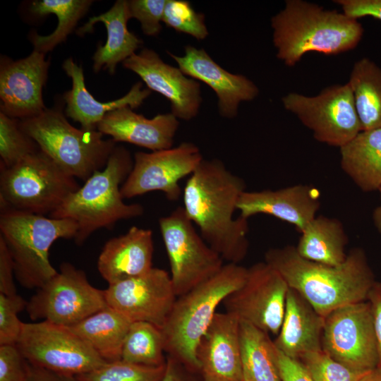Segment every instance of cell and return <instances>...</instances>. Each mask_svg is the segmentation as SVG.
<instances>
[{"mask_svg":"<svg viewBox=\"0 0 381 381\" xmlns=\"http://www.w3.org/2000/svg\"><path fill=\"white\" fill-rule=\"evenodd\" d=\"M246 183L217 159H202L183 190V209L204 241L227 263L239 264L246 256L248 222L234 218Z\"/></svg>","mask_w":381,"mask_h":381,"instance_id":"1","label":"cell"},{"mask_svg":"<svg viewBox=\"0 0 381 381\" xmlns=\"http://www.w3.org/2000/svg\"><path fill=\"white\" fill-rule=\"evenodd\" d=\"M265 262L323 317L341 306L367 301L376 282L361 248H352L339 265L308 260L291 245L270 248L265 253Z\"/></svg>","mask_w":381,"mask_h":381,"instance_id":"2","label":"cell"},{"mask_svg":"<svg viewBox=\"0 0 381 381\" xmlns=\"http://www.w3.org/2000/svg\"><path fill=\"white\" fill-rule=\"evenodd\" d=\"M277 57L287 66L316 52L336 55L356 47L363 28L344 13L326 10L303 0H287L271 19Z\"/></svg>","mask_w":381,"mask_h":381,"instance_id":"3","label":"cell"},{"mask_svg":"<svg viewBox=\"0 0 381 381\" xmlns=\"http://www.w3.org/2000/svg\"><path fill=\"white\" fill-rule=\"evenodd\" d=\"M133 166L130 152L123 146L116 145L106 167L95 171L49 217L74 221L78 226L74 240L80 246L99 229H109L119 220L142 215L143 207L125 203L121 193Z\"/></svg>","mask_w":381,"mask_h":381,"instance_id":"4","label":"cell"},{"mask_svg":"<svg viewBox=\"0 0 381 381\" xmlns=\"http://www.w3.org/2000/svg\"><path fill=\"white\" fill-rule=\"evenodd\" d=\"M247 269L226 263L213 277L178 296L162 327L165 352L199 373L197 348L225 298L245 282Z\"/></svg>","mask_w":381,"mask_h":381,"instance_id":"5","label":"cell"},{"mask_svg":"<svg viewBox=\"0 0 381 381\" xmlns=\"http://www.w3.org/2000/svg\"><path fill=\"white\" fill-rule=\"evenodd\" d=\"M75 222L68 219L2 210L0 237L12 257L15 277L26 289H38L58 272L49 260V249L59 238H75Z\"/></svg>","mask_w":381,"mask_h":381,"instance_id":"6","label":"cell"},{"mask_svg":"<svg viewBox=\"0 0 381 381\" xmlns=\"http://www.w3.org/2000/svg\"><path fill=\"white\" fill-rule=\"evenodd\" d=\"M19 125L64 171L84 181L106 167L117 145L111 138L104 139L97 130L73 126L59 105L47 108L36 116L19 120Z\"/></svg>","mask_w":381,"mask_h":381,"instance_id":"7","label":"cell"},{"mask_svg":"<svg viewBox=\"0 0 381 381\" xmlns=\"http://www.w3.org/2000/svg\"><path fill=\"white\" fill-rule=\"evenodd\" d=\"M80 186L40 150L9 168L1 167V210L50 214Z\"/></svg>","mask_w":381,"mask_h":381,"instance_id":"8","label":"cell"},{"mask_svg":"<svg viewBox=\"0 0 381 381\" xmlns=\"http://www.w3.org/2000/svg\"><path fill=\"white\" fill-rule=\"evenodd\" d=\"M16 345L30 365L61 374L76 376L107 362L68 327L48 321L23 322Z\"/></svg>","mask_w":381,"mask_h":381,"instance_id":"9","label":"cell"},{"mask_svg":"<svg viewBox=\"0 0 381 381\" xmlns=\"http://www.w3.org/2000/svg\"><path fill=\"white\" fill-rule=\"evenodd\" d=\"M171 280L180 296L216 274L224 260L198 234L183 207L159 219Z\"/></svg>","mask_w":381,"mask_h":381,"instance_id":"10","label":"cell"},{"mask_svg":"<svg viewBox=\"0 0 381 381\" xmlns=\"http://www.w3.org/2000/svg\"><path fill=\"white\" fill-rule=\"evenodd\" d=\"M104 290L94 287L85 273L69 262L40 288L27 303L32 320L71 327L107 307Z\"/></svg>","mask_w":381,"mask_h":381,"instance_id":"11","label":"cell"},{"mask_svg":"<svg viewBox=\"0 0 381 381\" xmlns=\"http://www.w3.org/2000/svg\"><path fill=\"white\" fill-rule=\"evenodd\" d=\"M282 102L320 143L340 148L361 131L348 83L325 87L313 97L290 92Z\"/></svg>","mask_w":381,"mask_h":381,"instance_id":"12","label":"cell"},{"mask_svg":"<svg viewBox=\"0 0 381 381\" xmlns=\"http://www.w3.org/2000/svg\"><path fill=\"white\" fill-rule=\"evenodd\" d=\"M322 349L351 369L377 368V344L368 301L341 306L325 317Z\"/></svg>","mask_w":381,"mask_h":381,"instance_id":"13","label":"cell"},{"mask_svg":"<svg viewBox=\"0 0 381 381\" xmlns=\"http://www.w3.org/2000/svg\"><path fill=\"white\" fill-rule=\"evenodd\" d=\"M289 286L266 262L247 269L244 283L223 301L226 313L267 333L278 334Z\"/></svg>","mask_w":381,"mask_h":381,"instance_id":"14","label":"cell"},{"mask_svg":"<svg viewBox=\"0 0 381 381\" xmlns=\"http://www.w3.org/2000/svg\"><path fill=\"white\" fill-rule=\"evenodd\" d=\"M202 159L198 147L188 142L163 150L137 152L121 195L124 199L161 191L169 201H176L181 195L179 181L191 175Z\"/></svg>","mask_w":381,"mask_h":381,"instance_id":"15","label":"cell"},{"mask_svg":"<svg viewBox=\"0 0 381 381\" xmlns=\"http://www.w3.org/2000/svg\"><path fill=\"white\" fill-rule=\"evenodd\" d=\"M104 292L107 306L131 322H147L160 329L177 298L170 275L157 267L109 284Z\"/></svg>","mask_w":381,"mask_h":381,"instance_id":"16","label":"cell"},{"mask_svg":"<svg viewBox=\"0 0 381 381\" xmlns=\"http://www.w3.org/2000/svg\"><path fill=\"white\" fill-rule=\"evenodd\" d=\"M49 61L33 50L27 57L0 60L1 110L9 117L23 120L40 114L47 107L43 87L48 78Z\"/></svg>","mask_w":381,"mask_h":381,"instance_id":"17","label":"cell"},{"mask_svg":"<svg viewBox=\"0 0 381 381\" xmlns=\"http://www.w3.org/2000/svg\"><path fill=\"white\" fill-rule=\"evenodd\" d=\"M122 64L140 76L148 89L167 98L177 119L189 121L197 116L202 103L200 83L164 62L154 50L143 48Z\"/></svg>","mask_w":381,"mask_h":381,"instance_id":"18","label":"cell"},{"mask_svg":"<svg viewBox=\"0 0 381 381\" xmlns=\"http://www.w3.org/2000/svg\"><path fill=\"white\" fill-rule=\"evenodd\" d=\"M187 76L207 85L215 92L219 114L225 118L236 116L241 102L251 101L259 94L258 87L247 77L228 72L217 64L204 49L185 47L183 56L167 52Z\"/></svg>","mask_w":381,"mask_h":381,"instance_id":"19","label":"cell"},{"mask_svg":"<svg viewBox=\"0 0 381 381\" xmlns=\"http://www.w3.org/2000/svg\"><path fill=\"white\" fill-rule=\"evenodd\" d=\"M202 381H243L240 321L217 313L197 348Z\"/></svg>","mask_w":381,"mask_h":381,"instance_id":"20","label":"cell"},{"mask_svg":"<svg viewBox=\"0 0 381 381\" xmlns=\"http://www.w3.org/2000/svg\"><path fill=\"white\" fill-rule=\"evenodd\" d=\"M319 190L310 185L296 184L277 190H245L237 210L241 217L265 214L294 225L298 232L315 217L320 206Z\"/></svg>","mask_w":381,"mask_h":381,"instance_id":"21","label":"cell"},{"mask_svg":"<svg viewBox=\"0 0 381 381\" xmlns=\"http://www.w3.org/2000/svg\"><path fill=\"white\" fill-rule=\"evenodd\" d=\"M179 127V121L171 113L147 119L126 106L107 113L97 130L116 143H128L155 152L172 147Z\"/></svg>","mask_w":381,"mask_h":381,"instance_id":"22","label":"cell"},{"mask_svg":"<svg viewBox=\"0 0 381 381\" xmlns=\"http://www.w3.org/2000/svg\"><path fill=\"white\" fill-rule=\"evenodd\" d=\"M62 68L72 81L71 89L65 92L63 95L66 105L65 114L79 123L81 128L84 130L96 131L105 114L114 109L126 106L132 109L138 107L152 92L148 88H142L141 82H137L122 97L111 102H101L87 90L81 66L78 65L71 57L64 61Z\"/></svg>","mask_w":381,"mask_h":381,"instance_id":"23","label":"cell"},{"mask_svg":"<svg viewBox=\"0 0 381 381\" xmlns=\"http://www.w3.org/2000/svg\"><path fill=\"white\" fill-rule=\"evenodd\" d=\"M152 231L131 227L104 244L97 260V269L109 284L145 274L152 268Z\"/></svg>","mask_w":381,"mask_h":381,"instance_id":"24","label":"cell"},{"mask_svg":"<svg viewBox=\"0 0 381 381\" xmlns=\"http://www.w3.org/2000/svg\"><path fill=\"white\" fill-rule=\"evenodd\" d=\"M325 317L298 291L289 288L282 323L275 347L287 357L299 361L304 355L322 350Z\"/></svg>","mask_w":381,"mask_h":381,"instance_id":"25","label":"cell"},{"mask_svg":"<svg viewBox=\"0 0 381 381\" xmlns=\"http://www.w3.org/2000/svg\"><path fill=\"white\" fill-rule=\"evenodd\" d=\"M129 19L127 1L117 0L107 11L92 16L77 30V34L82 37L92 32L97 23L101 22L106 27L107 41L103 46H97L92 56L95 73L103 69L114 75L118 64L134 54L143 44L142 40L128 30Z\"/></svg>","mask_w":381,"mask_h":381,"instance_id":"26","label":"cell"},{"mask_svg":"<svg viewBox=\"0 0 381 381\" xmlns=\"http://www.w3.org/2000/svg\"><path fill=\"white\" fill-rule=\"evenodd\" d=\"M344 173L363 191L381 188V128L359 132L339 148Z\"/></svg>","mask_w":381,"mask_h":381,"instance_id":"27","label":"cell"},{"mask_svg":"<svg viewBox=\"0 0 381 381\" xmlns=\"http://www.w3.org/2000/svg\"><path fill=\"white\" fill-rule=\"evenodd\" d=\"M349 239L343 224L337 219L316 216L301 232L296 250L313 262L339 265L346 259Z\"/></svg>","mask_w":381,"mask_h":381,"instance_id":"28","label":"cell"},{"mask_svg":"<svg viewBox=\"0 0 381 381\" xmlns=\"http://www.w3.org/2000/svg\"><path fill=\"white\" fill-rule=\"evenodd\" d=\"M132 322L107 306L68 328L104 360L121 359L122 346Z\"/></svg>","mask_w":381,"mask_h":381,"instance_id":"29","label":"cell"},{"mask_svg":"<svg viewBox=\"0 0 381 381\" xmlns=\"http://www.w3.org/2000/svg\"><path fill=\"white\" fill-rule=\"evenodd\" d=\"M92 0H35L29 6L30 13L37 18L54 14L58 18L55 30L48 35H40L31 30L28 39L33 50L46 54L65 42L78 21L89 10Z\"/></svg>","mask_w":381,"mask_h":381,"instance_id":"30","label":"cell"},{"mask_svg":"<svg viewBox=\"0 0 381 381\" xmlns=\"http://www.w3.org/2000/svg\"><path fill=\"white\" fill-rule=\"evenodd\" d=\"M348 83L361 131L381 128V68L362 58L354 64Z\"/></svg>","mask_w":381,"mask_h":381,"instance_id":"31","label":"cell"},{"mask_svg":"<svg viewBox=\"0 0 381 381\" xmlns=\"http://www.w3.org/2000/svg\"><path fill=\"white\" fill-rule=\"evenodd\" d=\"M243 381H282L269 334L240 321Z\"/></svg>","mask_w":381,"mask_h":381,"instance_id":"32","label":"cell"},{"mask_svg":"<svg viewBox=\"0 0 381 381\" xmlns=\"http://www.w3.org/2000/svg\"><path fill=\"white\" fill-rule=\"evenodd\" d=\"M162 329L147 322H133L124 340L121 359L135 364L161 366L166 364Z\"/></svg>","mask_w":381,"mask_h":381,"instance_id":"33","label":"cell"},{"mask_svg":"<svg viewBox=\"0 0 381 381\" xmlns=\"http://www.w3.org/2000/svg\"><path fill=\"white\" fill-rule=\"evenodd\" d=\"M165 368L166 364L148 366L119 359L107 361L100 367L76 377L80 381H161Z\"/></svg>","mask_w":381,"mask_h":381,"instance_id":"34","label":"cell"},{"mask_svg":"<svg viewBox=\"0 0 381 381\" xmlns=\"http://www.w3.org/2000/svg\"><path fill=\"white\" fill-rule=\"evenodd\" d=\"M38 150L35 141L20 128L19 119L0 111L1 167L9 168Z\"/></svg>","mask_w":381,"mask_h":381,"instance_id":"35","label":"cell"},{"mask_svg":"<svg viewBox=\"0 0 381 381\" xmlns=\"http://www.w3.org/2000/svg\"><path fill=\"white\" fill-rule=\"evenodd\" d=\"M299 361L312 381H360L369 371L351 369L335 361L322 350L308 353Z\"/></svg>","mask_w":381,"mask_h":381,"instance_id":"36","label":"cell"},{"mask_svg":"<svg viewBox=\"0 0 381 381\" xmlns=\"http://www.w3.org/2000/svg\"><path fill=\"white\" fill-rule=\"evenodd\" d=\"M162 22L176 32L189 35L202 40L208 36L205 16L198 13L186 0H167Z\"/></svg>","mask_w":381,"mask_h":381,"instance_id":"37","label":"cell"},{"mask_svg":"<svg viewBox=\"0 0 381 381\" xmlns=\"http://www.w3.org/2000/svg\"><path fill=\"white\" fill-rule=\"evenodd\" d=\"M27 303L18 294H0V346L16 344L23 326L18 314L26 308Z\"/></svg>","mask_w":381,"mask_h":381,"instance_id":"38","label":"cell"},{"mask_svg":"<svg viewBox=\"0 0 381 381\" xmlns=\"http://www.w3.org/2000/svg\"><path fill=\"white\" fill-rule=\"evenodd\" d=\"M167 0L127 1L129 18L137 19L143 32L148 36H157L162 30L164 8Z\"/></svg>","mask_w":381,"mask_h":381,"instance_id":"39","label":"cell"},{"mask_svg":"<svg viewBox=\"0 0 381 381\" xmlns=\"http://www.w3.org/2000/svg\"><path fill=\"white\" fill-rule=\"evenodd\" d=\"M28 364L16 344L0 346V381H29Z\"/></svg>","mask_w":381,"mask_h":381,"instance_id":"40","label":"cell"},{"mask_svg":"<svg viewBox=\"0 0 381 381\" xmlns=\"http://www.w3.org/2000/svg\"><path fill=\"white\" fill-rule=\"evenodd\" d=\"M341 6L342 13L358 20L370 16L381 20V0H334Z\"/></svg>","mask_w":381,"mask_h":381,"instance_id":"41","label":"cell"},{"mask_svg":"<svg viewBox=\"0 0 381 381\" xmlns=\"http://www.w3.org/2000/svg\"><path fill=\"white\" fill-rule=\"evenodd\" d=\"M276 363L282 381H312L299 361L290 358L274 346Z\"/></svg>","mask_w":381,"mask_h":381,"instance_id":"42","label":"cell"},{"mask_svg":"<svg viewBox=\"0 0 381 381\" xmlns=\"http://www.w3.org/2000/svg\"><path fill=\"white\" fill-rule=\"evenodd\" d=\"M14 277L12 257L4 239L0 237V294L7 296L17 294Z\"/></svg>","mask_w":381,"mask_h":381,"instance_id":"43","label":"cell"},{"mask_svg":"<svg viewBox=\"0 0 381 381\" xmlns=\"http://www.w3.org/2000/svg\"><path fill=\"white\" fill-rule=\"evenodd\" d=\"M367 301L370 303L377 344L378 363L381 369V280L376 281L369 291Z\"/></svg>","mask_w":381,"mask_h":381,"instance_id":"44","label":"cell"},{"mask_svg":"<svg viewBox=\"0 0 381 381\" xmlns=\"http://www.w3.org/2000/svg\"><path fill=\"white\" fill-rule=\"evenodd\" d=\"M161 381H202V380L199 373L167 356L165 372Z\"/></svg>","mask_w":381,"mask_h":381,"instance_id":"45","label":"cell"},{"mask_svg":"<svg viewBox=\"0 0 381 381\" xmlns=\"http://www.w3.org/2000/svg\"><path fill=\"white\" fill-rule=\"evenodd\" d=\"M28 373L29 381H80L75 375L55 373L30 363L28 364Z\"/></svg>","mask_w":381,"mask_h":381,"instance_id":"46","label":"cell"},{"mask_svg":"<svg viewBox=\"0 0 381 381\" xmlns=\"http://www.w3.org/2000/svg\"><path fill=\"white\" fill-rule=\"evenodd\" d=\"M380 195V204L374 210L373 212V221L375 227L381 235V188L378 190Z\"/></svg>","mask_w":381,"mask_h":381,"instance_id":"47","label":"cell"},{"mask_svg":"<svg viewBox=\"0 0 381 381\" xmlns=\"http://www.w3.org/2000/svg\"><path fill=\"white\" fill-rule=\"evenodd\" d=\"M360 381H381V369L376 368L369 370Z\"/></svg>","mask_w":381,"mask_h":381,"instance_id":"48","label":"cell"}]
</instances>
